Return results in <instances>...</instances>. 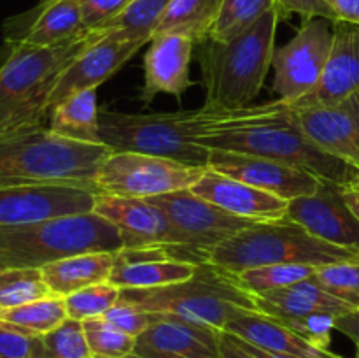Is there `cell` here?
Masks as SVG:
<instances>
[{
  "label": "cell",
  "instance_id": "4",
  "mask_svg": "<svg viewBox=\"0 0 359 358\" xmlns=\"http://www.w3.org/2000/svg\"><path fill=\"white\" fill-rule=\"evenodd\" d=\"M111 153L104 144L63 139L48 126L2 135L0 188L46 183L95 186V175Z\"/></svg>",
  "mask_w": 359,
  "mask_h": 358
},
{
  "label": "cell",
  "instance_id": "51",
  "mask_svg": "<svg viewBox=\"0 0 359 358\" xmlns=\"http://www.w3.org/2000/svg\"><path fill=\"white\" fill-rule=\"evenodd\" d=\"M95 358H97V357H95Z\"/></svg>",
  "mask_w": 359,
  "mask_h": 358
},
{
  "label": "cell",
  "instance_id": "23",
  "mask_svg": "<svg viewBox=\"0 0 359 358\" xmlns=\"http://www.w3.org/2000/svg\"><path fill=\"white\" fill-rule=\"evenodd\" d=\"M223 332L231 333L245 343L273 353L293 354L300 358H342L332 350L318 347L291 329L258 311H245L231 319Z\"/></svg>",
  "mask_w": 359,
  "mask_h": 358
},
{
  "label": "cell",
  "instance_id": "50",
  "mask_svg": "<svg viewBox=\"0 0 359 358\" xmlns=\"http://www.w3.org/2000/svg\"><path fill=\"white\" fill-rule=\"evenodd\" d=\"M356 358H359V343H356Z\"/></svg>",
  "mask_w": 359,
  "mask_h": 358
},
{
  "label": "cell",
  "instance_id": "33",
  "mask_svg": "<svg viewBox=\"0 0 359 358\" xmlns=\"http://www.w3.org/2000/svg\"><path fill=\"white\" fill-rule=\"evenodd\" d=\"M69 318L65 300L58 295L39 298L25 305L0 311V319L21 326L37 336H46Z\"/></svg>",
  "mask_w": 359,
  "mask_h": 358
},
{
  "label": "cell",
  "instance_id": "8",
  "mask_svg": "<svg viewBox=\"0 0 359 358\" xmlns=\"http://www.w3.org/2000/svg\"><path fill=\"white\" fill-rule=\"evenodd\" d=\"M196 109L175 112H130L102 111L98 116L100 144L112 151H132L168 158L196 167H209L210 150L196 142Z\"/></svg>",
  "mask_w": 359,
  "mask_h": 358
},
{
  "label": "cell",
  "instance_id": "13",
  "mask_svg": "<svg viewBox=\"0 0 359 358\" xmlns=\"http://www.w3.org/2000/svg\"><path fill=\"white\" fill-rule=\"evenodd\" d=\"M286 218L314 237L359 255V220L344 199V186L321 181L314 193L290 200Z\"/></svg>",
  "mask_w": 359,
  "mask_h": 358
},
{
  "label": "cell",
  "instance_id": "44",
  "mask_svg": "<svg viewBox=\"0 0 359 358\" xmlns=\"http://www.w3.org/2000/svg\"><path fill=\"white\" fill-rule=\"evenodd\" d=\"M335 330L354 340V344L359 343V307L339 316L335 319Z\"/></svg>",
  "mask_w": 359,
  "mask_h": 358
},
{
  "label": "cell",
  "instance_id": "25",
  "mask_svg": "<svg viewBox=\"0 0 359 358\" xmlns=\"http://www.w3.org/2000/svg\"><path fill=\"white\" fill-rule=\"evenodd\" d=\"M255 300L259 312L273 318H297V316L316 314V312H325L339 318L353 309H358L349 302L330 295L312 277L280 290L256 295Z\"/></svg>",
  "mask_w": 359,
  "mask_h": 358
},
{
  "label": "cell",
  "instance_id": "26",
  "mask_svg": "<svg viewBox=\"0 0 359 358\" xmlns=\"http://www.w3.org/2000/svg\"><path fill=\"white\" fill-rule=\"evenodd\" d=\"M118 253L95 251L74 255L42 267V276L53 295L67 297L91 284L104 283L111 277Z\"/></svg>",
  "mask_w": 359,
  "mask_h": 358
},
{
  "label": "cell",
  "instance_id": "38",
  "mask_svg": "<svg viewBox=\"0 0 359 358\" xmlns=\"http://www.w3.org/2000/svg\"><path fill=\"white\" fill-rule=\"evenodd\" d=\"M0 358H46L44 339L0 319Z\"/></svg>",
  "mask_w": 359,
  "mask_h": 358
},
{
  "label": "cell",
  "instance_id": "40",
  "mask_svg": "<svg viewBox=\"0 0 359 358\" xmlns=\"http://www.w3.org/2000/svg\"><path fill=\"white\" fill-rule=\"evenodd\" d=\"M104 318L107 319L109 323H112L116 329H119L121 332L128 333V336L135 337L137 339L140 333L146 332V330L156 321L158 314L144 311V309L137 307V305L119 298L118 304L112 305V307L105 312Z\"/></svg>",
  "mask_w": 359,
  "mask_h": 358
},
{
  "label": "cell",
  "instance_id": "34",
  "mask_svg": "<svg viewBox=\"0 0 359 358\" xmlns=\"http://www.w3.org/2000/svg\"><path fill=\"white\" fill-rule=\"evenodd\" d=\"M121 298V290L111 281L91 284L79 291L63 297L69 318L84 321V319L104 316L112 305H116Z\"/></svg>",
  "mask_w": 359,
  "mask_h": 358
},
{
  "label": "cell",
  "instance_id": "22",
  "mask_svg": "<svg viewBox=\"0 0 359 358\" xmlns=\"http://www.w3.org/2000/svg\"><path fill=\"white\" fill-rule=\"evenodd\" d=\"M196 267V263L172 258L160 248L121 249L109 281L119 290H147L189 279Z\"/></svg>",
  "mask_w": 359,
  "mask_h": 358
},
{
  "label": "cell",
  "instance_id": "49",
  "mask_svg": "<svg viewBox=\"0 0 359 358\" xmlns=\"http://www.w3.org/2000/svg\"><path fill=\"white\" fill-rule=\"evenodd\" d=\"M126 358H144V357H139V354H130V357H126Z\"/></svg>",
  "mask_w": 359,
  "mask_h": 358
},
{
  "label": "cell",
  "instance_id": "36",
  "mask_svg": "<svg viewBox=\"0 0 359 358\" xmlns=\"http://www.w3.org/2000/svg\"><path fill=\"white\" fill-rule=\"evenodd\" d=\"M312 279L325 291L359 307V262H335L316 267Z\"/></svg>",
  "mask_w": 359,
  "mask_h": 358
},
{
  "label": "cell",
  "instance_id": "12",
  "mask_svg": "<svg viewBox=\"0 0 359 358\" xmlns=\"http://www.w3.org/2000/svg\"><path fill=\"white\" fill-rule=\"evenodd\" d=\"M97 193L100 192L95 186L69 183L0 188V227L91 213L95 209Z\"/></svg>",
  "mask_w": 359,
  "mask_h": 358
},
{
  "label": "cell",
  "instance_id": "42",
  "mask_svg": "<svg viewBox=\"0 0 359 358\" xmlns=\"http://www.w3.org/2000/svg\"><path fill=\"white\" fill-rule=\"evenodd\" d=\"M276 6L283 18L291 13H297L304 18V21L312 20V18H325L332 23L337 21L335 13L326 4V0H276Z\"/></svg>",
  "mask_w": 359,
  "mask_h": 358
},
{
  "label": "cell",
  "instance_id": "7",
  "mask_svg": "<svg viewBox=\"0 0 359 358\" xmlns=\"http://www.w3.org/2000/svg\"><path fill=\"white\" fill-rule=\"evenodd\" d=\"M335 262H359V255L314 237L287 218L255 223L209 253V263L233 276L276 263L319 267Z\"/></svg>",
  "mask_w": 359,
  "mask_h": 358
},
{
  "label": "cell",
  "instance_id": "30",
  "mask_svg": "<svg viewBox=\"0 0 359 358\" xmlns=\"http://www.w3.org/2000/svg\"><path fill=\"white\" fill-rule=\"evenodd\" d=\"M276 7V0H223L209 39L233 41Z\"/></svg>",
  "mask_w": 359,
  "mask_h": 358
},
{
  "label": "cell",
  "instance_id": "28",
  "mask_svg": "<svg viewBox=\"0 0 359 358\" xmlns=\"http://www.w3.org/2000/svg\"><path fill=\"white\" fill-rule=\"evenodd\" d=\"M223 0H172L158 23L154 35L174 34L203 42L209 39Z\"/></svg>",
  "mask_w": 359,
  "mask_h": 358
},
{
  "label": "cell",
  "instance_id": "37",
  "mask_svg": "<svg viewBox=\"0 0 359 358\" xmlns=\"http://www.w3.org/2000/svg\"><path fill=\"white\" fill-rule=\"evenodd\" d=\"M46 358H95L84 333L83 321L67 318L49 333L42 336Z\"/></svg>",
  "mask_w": 359,
  "mask_h": 358
},
{
  "label": "cell",
  "instance_id": "11",
  "mask_svg": "<svg viewBox=\"0 0 359 358\" xmlns=\"http://www.w3.org/2000/svg\"><path fill=\"white\" fill-rule=\"evenodd\" d=\"M333 44V27L325 18L304 21L291 41L276 49L272 58L273 91L294 104L321 81Z\"/></svg>",
  "mask_w": 359,
  "mask_h": 358
},
{
  "label": "cell",
  "instance_id": "41",
  "mask_svg": "<svg viewBox=\"0 0 359 358\" xmlns=\"http://www.w3.org/2000/svg\"><path fill=\"white\" fill-rule=\"evenodd\" d=\"M132 0H81V13L86 30H97L118 16Z\"/></svg>",
  "mask_w": 359,
  "mask_h": 358
},
{
  "label": "cell",
  "instance_id": "6",
  "mask_svg": "<svg viewBox=\"0 0 359 358\" xmlns=\"http://www.w3.org/2000/svg\"><path fill=\"white\" fill-rule=\"evenodd\" d=\"M123 249L119 230L95 211L0 227V267H37L74 255Z\"/></svg>",
  "mask_w": 359,
  "mask_h": 358
},
{
  "label": "cell",
  "instance_id": "43",
  "mask_svg": "<svg viewBox=\"0 0 359 358\" xmlns=\"http://www.w3.org/2000/svg\"><path fill=\"white\" fill-rule=\"evenodd\" d=\"M337 20L359 25V0H326Z\"/></svg>",
  "mask_w": 359,
  "mask_h": 358
},
{
  "label": "cell",
  "instance_id": "1",
  "mask_svg": "<svg viewBox=\"0 0 359 358\" xmlns=\"http://www.w3.org/2000/svg\"><path fill=\"white\" fill-rule=\"evenodd\" d=\"M196 142L207 150L233 151L284 161L312 172L323 181L353 186L359 171L319 150L298 121L297 109L280 98L233 111L196 109Z\"/></svg>",
  "mask_w": 359,
  "mask_h": 358
},
{
  "label": "cell",
  "instance_id": "20",
  "mask_svg": "<svg viewBox=\"0 0 359 358\" xmlns=\"http://www.w3.org/2000/svg\"><path fill=\"white\" fill-rule=\"evenodd\" d=\"M191 192L226 213L256 223L283 220L286 218L290 204V200L263 192L230 175L219 174L210 167H207L202 178L191 186Z\"/></svg>",
  "mask_w": 359,
  "mask_h": 358
},
{
  "label": "cell",
  "instance_id": "32",
  "mask_svg": "<svg viewBox=\"0 0 359 358\" xmlns=\"http://www.w3.org/2000/svg\"><path fill=\"white\" fill-rule=\"evenodd\" d=\"M316 265L307 263H276V265H263L256 269H248L241 274H231L235 283L251 295H263L269 291L280 290L294 283L309 279L314 276Z\"/></svg>",
  "mask_w": 359,
  "mask_h": 358
},
{
  "label": "cell",
  "instance_id": "16",
  "mask_svg": "<svg viewBox=\"0 0 359 358\" xmlns=\"http://www.w3.org/2000/svg\"><path fill=\"white\" fill-rule=\"evenodd\" d=\"M98 32L100 37L60 74L53 90L51 107L77 91L97 90L146 44L142 41H126L114 32Z\"/></svg>",
  "mask_w": 359,
  "mask_h": 358
},
{
  "label": "cell",
  "instance_id": "31",
  "mask_svg": "<svg viewBox=\"0 0 359 358\" xmlns=\"http://www.w3.org/2000/svg\"><path fill=\"white\" fill-rule=\"evenodd\" d=\"M49 295L51 290L37 267H0V311Z\"/></svg>",
  "mask_w": 359,
  "mask_h": 358
},
{
  "label": "cell",
  "instance_id": "45",
  "mask_svg": "<svg viewBox=\"0 0 359 358\" xmlns=\"http://www.w3.org/2000/svg\"><path fill=\"white\" fill-rule=\"evenodd\" d=\"M221 357L223 358H256L244 350L241 344L235 340L233 336L223 332L221 333Z\"/></svg>",
  "mask_w": 359,
  "mask_h": 358
},
{
  "label": "cell",
  "instance_id": "24",
  "mask_svg": "<svg viewBox=\"0 0 359 358\" xmlns=\"http://www.w3.org/2000/svg\"><path fill=\"white\" fill-rule=\"evenodd\" d=\"M86 32L81 0H44L30 23L16 34L7 35L6 42L53 48L76 41Z\"/></svg>",
  "mask_w": 359,
  "mask_h": 358
},
{
  "label": "cell",
  "instance_id": "9",
  "mask_svg": "<svg viewBox=\"0 0 359 358\" xmlns=\"http://www.w3.org/2000/svg\"><path fill=\"white\" fill-rule=\"evenodd\" d=\"M146 200L160 207L170 223L175 246L165 249V253L172 258L196 265L209 262V253L221 242L256 223L226 213L195 195L191 190H181Z\"/></svg>",
  "mask_w": 359,
  "mask_h": 358
},
{
  "label": "cell",
  "instance_id": "39",
  "mask_svg": "<svg viewBox=\"0 0 359 358\" xmlns=\"http://www.w3.org/2000/svg\"><path fill=\"white\" fill-rule=\"evenodd\" d=\"M273 318V316H272ZM283 325L297 332L298 336L307 339L318 347L330 350L332 344V332L335 330L337 316L325 314V312H316V314L297 316V318H276Z\"/></svg>",
  "mask_w": 359,
  "mask_h": 358
},
{
  "label": "cell",
  "instance_id": "35",
  "mask_svg": "<svg viewBox=\"0 0 359 358\" xmlns=\"http://www.w3.org/2000/svg\"><path fill=\"white\" fill-rule=\"evenodd\" d=\"M84 333L88 344L97 358H126L135 351L137 339L116 329L104 316L84 319Z\"/></svg>",
  "mask_w": 359,
  "mask_h": 358
},
{
  "label": "cell",
  "instance_id": "47",
  "mask_svg": "<svg viewBox=\"0 0 359 358\" xmlns=\"http://www.w3.org/2000/svg\"><path fill=\"white\" fill-rule=\"evenodd\" d=\"M344 199H346L347 206L353 209L359 220V188H353V186H344Z\"/></svg>",
  "mask_w": 359,
  "mask_h": 358
},
{
  "label": "cell",
  "instance_id": "21",
  "mask_svg": "<svg viewBox=\"0 0 359 358\" xmlns=\"http://www.w3.org/2000/svg\"><path fill=\"white\" fill-rule=\"evenodd\" d=\"M195 42L174 34L154 35L144 55V86L140 98L151 104L158 93L181 97L193 86L189 76Z\"/></svg>",
  "mask_w": 359,
  "mask_h": 358
},
{
  "label": "cell",
  "instance_id": "18",
  "mask_svg": "<svg viewBox=\"0 0 359 358\" xmlns=\"http://www.w3.org/2000/svg\"><path fill=\"white\" fill-rule=\"evenodd\" d=\"M359 93V25L333 21V44L318 86L294 107H323Z\"/></svg>",
  "mask_w": 359,
  "mask_h": 358
},
{
  "label": "cell",
  "instance_id": "2",
  "mask_svg": "<svg viewBox=\"0 0 359 358\" xmlns=\"http://www.w3.org/2000/svg\"><path fill=\"white\" fill-rule=\"evenodd\" d=\"M280 18L276 7L233 41L200 42L198 63L207 109L233 111L255 102L272 67Z\"/></svg>",
  "mask_w": 359,
  "mask_h": 358
},
{
  "label": "cell",
  "instance_id": "27",
  "mask_svg": "<svg viewBox=\"0 0 359 358\" xmlns=\"http://www.w3.org/2000/svg\"><path fill=\"white\" fill-rule=\"evenodd\" d=\"M97 90H83L55 104L49 111L48 128L63 139L100 144Z\"/></svg>",
  "mask_w": 359,
  "mask_h": 358
},
{
  "label": "cell",
  "instance_id": "19",
  "mask_svg": "<svg viewBox=\"0 0 359 358\" xmlns=\"http://www.w3.org/2000/svg\"><path fill=\"white\" fill-rule=\"evenodd\" d=\"M221 333L223 330L158 314L156 321L137 337L133 354L144 358H223Z\"/></svg>",
  "mask_w": 359,
  "mask_h": 358
},
{
  "label": "cell",
  "instance_id": "10",
  "mask_svg": "<svg viewBox=\"0 0 359 358\" xmlns=\"http://www.w3.org/2000/svg\"><path fill=\"white\" fill-rule=\"evenodd\" d=\"M205 168L151 154L112 151L100 165L93 183L100 193L153 199L181 190H191Z\"/></svg>",
  "mask_w": 359,
  "mask_h": 358
},
{
  "label": "cell",
  "instance_id": "15",
  "mask_svg": "<svg viewBox=\"0 0 359 358\" xmlns=\"http://www.w3.org/2000/svg\"><path fill=\"white\" fill-rule=\"evenodd\" d=\"M95 213L119 230L123 249H170L175 246L167 216L146 199L97 193Z\"/></svg>",
  "mask_w": 359,
  "mask_h": 358
},
{
  "label": "cell",
  "instance_id": "3",
  "mask_svg": "<svg viewBox=\"0 0 359 358\" xmlns=\"http://www.w3.org/2000/svg\"><path fill=\"white\" fill-rule=\"evenodd\" d=\"M98 37L100 32L88 30L53 48L13 44V53L0 67V137L44 126L60 74Z\"/></svg>",
  "mask_w": 359,
  "mask_h": 358
},
{
  "label": "cell",
  "instance_id": "14",
  "mask_svg": "<svg viewBox=\"0 0 359 358\" xmlns=\"http://www.w3.org/2000/svg\"><path fill=\"white\" fill-rule=\"evenodd\" d=\"M209 167L284 200L311 195L323 181L305 168L233 151H210Z\"/></svg>",
  "mask_w": 359,
  "mask_h": 358
},
{
  "label": "cell",
  "instance_id": "29",
  "mask_svg": "<svg viewBox=\"0 0 359 358\" xmlns=\"http://www.w3.org/2000/svg\"><path fill=\"white\" fill-rule=\"evenodd\" d=\"M172 0H132L125 11L97 30L114 32L126 41L151 42L158 23Z\"/></svg>",
  "mask_w": 359,
  "mask_h": 358
},
{
  "label": "cell",
  "instance_id": "46",
  "mask_svg": "<svg viewBox=\"0 0 359 358\" xmlns=\"http://www.w3.org/2000/svg\"><path fill=\"white\" fill-rule=\"evenodd\" d=\"M231 336V333H230ZM235 337V336H233ZM235 340H237L238 344H241L242 347H244L248 353H251L252 357L256 358H300V357H293V354H283V353H273V351H266V350H262V347H256L252 346V344L245 343V340L238 339V337H235Z\"/></svg>",
  "mask_w": 359,
  "mask_h": 358
},
{
  "label": "cell",
  "instance_id": "48",
  "mask_svg": "<svg viewBox=\"0 0 359 358\" xmlns=\"http://www.w3.org/2000/svg\"><path fill=\"white\" fill-rule=\"evenodd\" d=\"M11 53H13V44H11V42H4V44L0 46V67L7 62Z\"/></svg>",
  "mask_w": 359,
  "mask_h": 358
},
{
  "label": "cell",
  "instance_id": "5",
  "mask_svg": "<svg viewBox=\"0 0 359 358\" xmlns=\"http://www.w3.org/2000/svg\"><path fill=\"white\" fill-rule=\"evenodd\" d=\"M123 300L147 312L224 330L245 311H258L255 295L235 283L233 276L212 263L196 267L189 279L147 290H121Z\"/></svg>",
  "mask_w": 359,
  "mask_h": 358
},
{
  "label": "cell",
  "instance_id": "17",
  "mask_svg": "<svg viewBox=\"0 0 359 358\" xmlns=\"http://www.w3.org/2000/svg\"><path fill=\"white\" fill-rule=\"evenodd\" d=\"M309 139L359 171V93L323 107H294Z\"/></svg>",
  "mask_w": 359,
  "mask_h": 358
}]
</instances>
